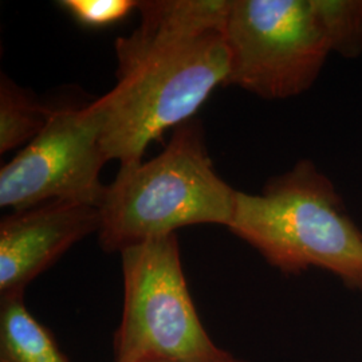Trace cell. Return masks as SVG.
<instances>
[{
    "label": "cell",
    "instance_id": "277c9868",
    "mask_svg": "<svg viewBox=\"0 0 362 362\" xmlns=\"http://www.w3.org/2000/svg\"><path fill=\"white\" fill-rule=\"evenodd\" d=\"M124 308L116 362H219L231 357L208 336L181 266L176 233L121 252Z\"/></svg>",
    "mask_w": 362,
    "mask_h": 362
},
{
    "label": "cell",
    "instance_id": "7a4b0ae2",
    "mask_svg": "<svg viewBox=\"0 0 362 362\" xmlns=\"http://www.w3.org/2000/svg\"><path fill=\"white\" fill-rule=\"evenodd\" d=\"M227 228L285 274L321 269L362 290V233L310 160L269 181L262 194L238 191Z\"/></svg>",
    "mask_w": 362,
    "mask_h": 362
},
{
    "label": "cell",
    "instance_id": "5b68a950",
    "mask_svg": "<svg viewBox=\"0 0 362 362\" xmlns=\"http://www.w3.org/2000/svg\"><path fill=\"white\" fill-rule=\"evenodd\" d=\"M226 86L266 100L309 90L332 52L318 0H227Z\"/></svg>",
    "mask_w": 362,
    "mask_h": 362
},
{
    "label": "cell",
    "instance_id": "30bf717a",
    "mask_svg": "<svg viewBox=\"0 0 362 362\" xmlns=\"http://www.w3.org/2000/svg\"><path fill=\"white\" fill-rule=\"evenodd\" d=\"M332 52L354 59L362 52V0H318Z\"/></svg>",
    "mask_w": 362,
    "mask_h": 362
},
{
    "label": "cell",
    "instance_id": "9c48e42d",
    "mask_svg": "<svg viewBox=\"0 0 362 362\" xmlns=\"http://www.w3.org/2000/svg\"><path fill=\"white\" fill-rule=\"evenodd\" d=\"M57 107L34 100L6 76L0 81V153L31 143L50 122Z\"/></svg>",
    "mask_w": 362,
    "mask_h": 362
},
{
    "label": "cell",
    "instance_id": "3957f363",
    "mask_svg": "<svg viewBox=\"0 0 362 362\" xmlns=\"http://www.w3.org/2000/svg\"><path fill=\"white\" fill-rule=\"evenodd\" d=\"M238 191L216 175L202 125L177 127L155 158L121 167L106 187L100 211V245L121 252L194 224L228 227Z\"/></svg>",
    "mask_w": 362,
    "mask_h": 362
},
{
    "label": "cell",
    "instance_id": "8992f818",
    "mask_svg": "<svg viewBox=\"0 0 362 362\" xmlns=\"http://www.w3.org/2000/svg\"><path fill=\"white\" fill-rule=\"evenodd\" d=\"M106 163L94 103L57 107L43 132L3 165L0 206L16 212L61 200L98 208L106 191L100 180Z\"/></svg>",
    "mask_w": 362,
    "mask_h": 362
},
{
    "label": "cell",
    "instance_id": "8fae6325",
    "mask_svg": "<svg viewBox=\"0 0 362 362\" xmlns=\"http://www.w3.org/2000/svg\"><path fill=\"white\" fill-rule=\"evenodd\" d=\"M139 1L133 0H65L61 6L83 26L105 27L125 19Z\"/></svg>",
    "mask_w": 362,
    "mask_h": 362
},
{
    "label": "cell",
    "instance_id": "7c38bea8",
    "mask_svg": "<svg viewBox=\"0 0 362 362\" xmlns=\"http://www.w3.org/2000/svg\"><path fill=\"white\" fill-rule=\"evenodd\" d=\"M219 362H246V361H243V360H239V358H235V357H233V356H231V357H230V358H227V360H223V361H219Z\"/></svg>",
    "mask_w": 362,
    "mask_h": 362
},
{
    "label": "cell",
    "instance_id": "52a82bcc",
    "mask_svg": "<svg viewBox=\"0 0 362 362\" xmlns=\"http://www.w3.org/2000/svg\"><path fill=\"white\" fill-rule=\"evenodd\" d=\"M98 208L49 202L0 221V297L25 293L69 248L100 230Z\"/></svg>",
    "mask_w": 362,
    "mask_h": 362
},
{
    "label": "cell",
    "instance_id": "6da1fadb",
    "mask_svg": "<svg viewBox=\"0 0 362 362\" xmlns=\"http://www.w3.org/2000/svg\"><path fill=\"white\" fill-rule=\"evenodd\" d=\"M140 23L117 39L116 86L94 101L109 160L143 163L145 149L180 127L228 77L227 0L139 1Z\"/></svg>",
    "mask_w": 362,
    "mask_h": 362
},
{
    "label": "cell",
    "instance_id": "ba28073f",
    "mask_svg": "<svg viewBox=\"0 0 362 362\" xmlns=\"http://www.w3.org/2000/svg\"><path fill=\"white\" fill-rule=\"evenodd\" d=\"M0 362H71L25 305V293L0 297Z\"/></svg>",
    "mask_w": 362,
    "mask_h": 362
}]
</instances>
